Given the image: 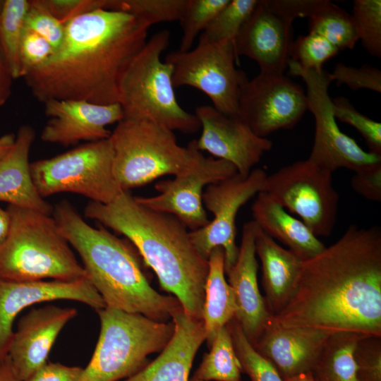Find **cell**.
<instances>
[{"label": "cell", "instance_id": "1", "mask_svg": "<svg viewBox=\"0 0 381 381\" xmlns=\"http://www.w3.org/2000/svg\"><path fill=\"white\" fill-rule=\"evenodd\" d=\"M284 328L381 337V229L351 225L303 260L291 294L271 316Z\"/></svg>", "mask_w": 381, "mask_h": 381}, {"label": "cell", "instance_id": "2", "mask_svg": "<svg viewBox=\"0 0 381 381\" xmlns=\"http://www.w3.org/2000/svg\"><path fill=\"white\" fill-rule=\"evenodd\" d=\"M150 26L121 11L98 8L65 25L62 43L23 78L39 101L118 103L121 78L147 42Z\"/></svg>", "mask_w": 381, "mask_h": 381}, {"label": "cell", "instance_id": "3", "mask_svg": "<svg viewBox=\"0 0 381 381\" xmlns=\"http://www.w3.org/2000/svg\"><path fill=\"white\" fill-rule=\"evenodd\" d=\"M85 215L124 235L161 287L174 295L186 314L202 320L208 260L198 252L179 219L140 205L128 191L108 204L89 202Z\"/></svg>", "mask_w": 381, "mask_h": 381}, {"label": "cell", "instance_id": "4", "mask_svg": "<svg viewBox=\"0 0 381 381\" xmlns=\"http://www.w3.org/2000/svg\"><path fill=\"white\" fill-rule=\"evenodd\" d=\"M62 236L78 253L87 279L105 307L141 314L158 322L171 320L181 308L175 296L157 292L149 283L131 246L103 226L89 225L64 200L52 211Z\"/></svg>", "mask_w": 381, "mask_h": 381}, {"label": "cell", "instance_id": "5", "mask_svg": "<svg viewBox=\"0 0 381 381\" xmlns=\"http://www.w3.org/2000/svg\"><path fill=\"white\" fill-rule=\"evenodd\" d=\"M6 210L10 226L0 244L1 280L74 281L86 278L82 264L53 217L10 205Z\"/></svg>", "mask_w": 381, "mask_h": 381}, {"label": "cell", "instance_id": "6", "mask_svg": "<svg viewBox=\"0 0 381 381\" xmlns=\"http://www.w3.org/2000/svg\"><path fill=\"white\" fill-rule=\"evenodd\" d=\"M169 41L167 30L155 33L147 40L121 78L118 103L123 119L147 120L173 131L194 133L200 129V122L177 102L172 66L161 59Z\"/></svg>", "mask_w": 381, "mask_h": 381}, {"label": "cell", "instance_id": "7", "mask_svg": "<svg viewBox=\"0 0 381 381\" xmlns=\"http://www.w3.org/2000/svg\"><path fill=\"white\" fill-rule=\"evenodd\" d=\"M100 332L92 356L77 381H120L149 363L174 333L172 320L158 322L141 314L105 307L97 311Z\"/></svg>", "mask_w": 381, "mask_h": 381}, {"label": "cell", "instance_id": "8", "mask_svg": "<svg viewBox=\"0 0 381 381\" xmlns=\"http://www.w3.org/2000/svg\"><path fill=\"white\" fill-rule=\"evenodd\" d=\"M109 140L114 175L123 191L161 176L180 174L191 169L202 152L196 140L181 147L173 131L147 120L123 119Z\"/></svg>", "mask_w": 381, "mask_h": 381}, {"label": "cell", "instance_id": "9", "mask_svg": "<svg viewBox=\"0 0 381 381\" xmlns=\"http://www.w3.org/2000/svg\"><path fill=\"white\" fill-rule=\"evenodd\" d=\"M113 158L109 138L89 142L52 158L30 162L31 176L43 198L68 192L108 204L123 192L114 175Z\"/></svg>", "mask_w": 381, "mask_h": 381}, {"label": "cell", "instance_id": "10", "mask_svg": "<svg viewBox=\"0 0 381 381\" xmlns=\"http://www.w3.org/2000/svg\"><path fill=\"white\" fill-rule=\"evenodd\" d=\"M236 57L233 41L198 40L194 49L172 52L164 61L172 66L174 88L190 86L198 89L210 98L217 110L236 117L241 87L248 80L245 73L236 68Z\"/></svg>", "mask_w": 381, "mask_h": 381}, {"label": "cell", "instance_id": "11", "mask_svg": "<svg viewBox=\"0 0 381 381\" xmlns=\"http://www.w3.org/2000/svg\"><path fill=\"white\" fill-rule=\"evenodd\" d=\"M287 67L291 75L304 81L308 110L315 119L314 142L308 159L332 174L341 168L357 172L380 164L381 155L365 151L340 130L328 92L329 73L303 68L293 60Z\"/></svg>", "mask_w": 381, "mask_h": 381}, {"label": "cell", "instance_id": "12", "mask_svg": "<svg viewBox=\"0 0 381 381\" xmlns=\"http://www.w3.org/2000/svg\"><path fill=\"white\" fill-rule=\"evenodd\" d=\"M332 174L308 159L299 160L267 175L265 192L298 215L317 237H327L334 230L339 204Z\"/></svg>", "mask_w": 381, "mask_h": 381}, {"label": "cell", "instance_id": "13", "mask_svg": "<svg viewBox=\"0 0 381 381\" xmlns=\"http://www.w3.org/2000/svg\"><path fill=\"white\" fill-rule=\"evenodd\" d=\"M267 174L262 169H252L243 176L238 173L208 185L202 194L205 208L213 219L205 226L189 232L198 252L208 260L210 252L220 246L224 252L226 274L235 264L239 247L236 243V219L240 208L266 188Z\"/></svg>", "mask_w": 381, "mask_h": 381}, {"label": "cell", "instance_id": "14", "mask_svg": "<svg viewBox=\"0 0 381 381\" xmlns=\"http://www.w3.org/2000/svg\"><path fill=\"white\" fill-rule=\"evenodd\" d=\"M307 110L306 94L284 74L260 72L241 87L238 117L259 137L292 128Z\"/></svg>", "mask_w": 381, "mask_h": 381}, {"label": "cell", "instance_id": "15", "mask_svg": "<svg viewBox=\"0 0 381 381\" xmlns=\"http://www.w3.org/2000/svg\"><path fill=\"white\" fill-rule=\"evenodd\" d=\"M236 173L237 170L231 163L212 157H207L201 152L191 169L175 176L172 180L157 182L155 188L159 195L134 196V198L145 207L174 215L187 228L195 231L210 222L202 202L204 188Z\"/></svg>", "mask_w": 381, "mask_h": 381}, {"label": "cell", "instance_id": "16", "mask_svg": "<svg viewBox=\"0 0 381 381\" xmlns=\"http://www.w3.org/2000/svg\"><path fill=\"white\" fill-rule=\"evenodd\" d=\"M194 114L202 128L198 148L231 163L241 176H248L272 147L270 140L255 135L239 117L228 116L212 106H200Z\"/></svg>", "mask_w": 381, "mask_h": 381}, {"label": "cell", "instance_id": "17", "mask_svg": "<svg viewBox=\"0 0 381 381\" xmlns=\"http://www.w3.org/2000/svg\"><path fill=\"white\" fill-rule=\"evenodd\" d=\"M59 300L84 303L97 311L105 304L86 279L74 281L12 282L0 279V361L6 358L19 313L32 305Z\"/></svg>", "mask_w": 381, "mask_h": 381}, {"label": "cell", "instance_id": "18", "mask_svg": "<svg viewBox=\"0 0 381 381\" xmlns=\"http://www.w3.org/2000/svg\"><path fill=\"white\" fill-rule=\"evenodd\" d=\"M77 314L75 308L46 305L20 318L6 355L19 381H25L47 362L58 335Z\"/></svg>", "mask_w": 381, "mask_h": 381}, {"label": "cell", "instance_id": "19", "mask_svg": "<svg viewBox=\"0 0 381 381\" xmlns=\"http://www.w3.org/2000/svg\"><path fill=\"white\" fill-rule=\"evenodd\" d=\"M293 22L267 0H258L234 40L236 56L254 60L260 72L283 74L291 59Z\"/></svg>", "mask_w": 381, "mask_h": 381}, {"label": "cell", "instance_id": "20", "mask_svg": "<svg viewBox=\"0 0 381 381\" xmlns=\"http://www.w3.org/2000/svg\"><path fill=\"white\" fill-rule=\"evenodd\" d=\"M44 104L45 115L49 119L41 132V140L66 147L80 141L108 139L111 131L107 126L123 119L119 103L50 99Z\"/></svg>", "mask_w": 381, "mask_h": 381}, {"label": "cell", "instance_id": "21", "mask_svg": "<svg viewBox=\"0 0 381 381\" xmlns=\"http://www.w3.org/2000/svg\"><path fill=\"white\" fill-rule=\"evenodd\" d=\"M256 223H246L236 261L226 274L236 305L234 318L253 346L270 320V314L258 282V262L255 252Z\"/></svg>", "mask_w": 381, "mask_h": 381}, {"label": "cell", "instance_id": "22", "mask_svg": "<svg viewBox=\"0 0 381 381\" xmlns=\"http://www.w3.org/2000/svg\"><path fill=\"white\" fill-rule=\"evenodd\" d=\"M329 336L314 329L281 327L270 318L253 346L284 380L312 371Z\"/></svg>", "mask_w": 381, "mask_h": 381}, {"label": "cell", "instance_id": "23", "mask_svg": "<svg viewBox=\"0 0 381 381\" xmlns=\"http://www.w3.org/2000/svg\"><path fill=\"white\" fill-rule=\"evenodd\" d=\"M171 320L174 333L160 354L120 381H188L195 356L206 338L203 321L188 315L183 308L172 315Z\"/></svg>", "mask_w": 381, "mask_h": 381}, {"label": "cell", "instance_id": "24", "mask_svg": "<svg viewBox=\"0 0 381 381\" xmlns=\"http://www.w3.org/2000/svg\"><path fill=\"white\" fill-rule=\"evenodd\" d=\"M35 138L32 126H20L13 146L0 159V202L51 215L53 207L39 194L31 176L29 155Z\"/></svg>", "mask_w": 381, "mask_h": 381}, {"label": "cell", "instance_id": "25", "mask_svg": "<svg viewBox=\"0 0 381 381\" xmlns=\"http://www.w3.org/2000/svg\"><path fill=\"white\" fill-rule=\"evenodd\" d=\"M255 246L262 266L265 301L272 315L285 306L294 289L302 262L296 255L281 246L256 224Z\"/></svg>", "mask_w": 381, "mask_h": 381}, {"label": "cell", "instance_id": "26", "mask_svg": "<svg viewBox=\"0 0 381 381\" xmlns=\"http://www.w3.org/2000/svg\"><path fill=\"white\" fill-rule=\"evenodd\" d=\"M251 210L257 225L301 260L310 259L325 248L306 224L292 216L267 193L260 192L256 195Z\"/></svg>", "mask_w": 381, "mask_h": 381}, {"label": "cell", "instance_id": "27", "mask_svg": "<svg viewBox=\"0 0 381 381\" xmlns=\"http://www.w3.org/2000/svg\"><path fill=\"white\" fill-rule=\"evenodd\" d=\"M202 320L210 349L218 332L235 316L236 305L232 288L225 279L224 252L215 247L208 257Z\"/></svg>", "mask_w": 381, "mask_h": 381}, {"label": "cell", "instance_id": "28", "mask_svg": "<svg viewBox=\"0 0 381 381\" xmlns=\"http://www.w3.org/2000/svg\"><path fill=\"white\" fill-rule=\"evenodd\" d=\"M363 337L355 333L330 335L312 370L315 381H358L353 352Z\"/></svg>", "mask_w": 381, "mask_h": 381}, {"label": "cell", "instance_id": "29", "mask_svg": "<svg viewBox=\"0 0 381 381\" xmlns=\"http://www.w3.org/2000/svg\"><path fill=\"white\" fill-rule=\"evenodd\" d=\"M193 377L204 381H242V368L227 326L217 334Z\"/></svg>", "mask_w": 381, "mask_h": 381}, {"label": "cell", "instance_id": "30", "mask_svg": "<svg viewBox=\"0 0 381 381\" xmlns=\"http://www.w3.org/2000/svg\"><path fill=\"white\" fill-rule=\"evenodd\" d=\"M308 18L310 32L322 36L339 51L353 49L358 41L351 14L331 1Z\"/></svg>", "mask_w": 381, "mask_h": 381}, {"label": "cell", "instance_id": "31", "mask_svg": "<svg viewBox=\"0 0 381 381\" xmlns=\"http://www.w3.org/2000/svg\"><path fill=\"white\" fill-rule=\"evenodd\" d=\"M28 0H5L0 15V44L13 79L21 78L20 45Z\"/></svg>", "mask_w": 381, "mask_h": 381}, {"label": "cell", "instance_id": "32", "mask_svg": "<svg viewBox=\"0 0 381 381\" xmlns=\"http://www.w3.org/2000/svg\"><path fill=\"white\" fill-rule=\"evenodd\" d=\"M188 0H107L105 9L131 14L150 27L179 20Z\"/></svg>", "mask_w": 381, "mask_h": 381}, {"label": "cell", "instance_id": "33", "mask_svg": "<svg viewBox=\"0 0 381 381\" xmlns=\"http://www.w3.org/2000/svg\"><path fill=\"white\" fill-rule=\"evenodd\" d=\"M258 0H229L201 32L199 40L217 42L234 40Z\"/></svg>", "mask_w": 381, "mask_h": 381}, {"label": "cell", "instance_id": "34", "mask_svg": "<svg viewBox=\"0 0 381 381\" xmlns=\"http://www.w3.org/2000/svg\"><path fill=\"white\" fill-rule=\"evenodd\" d=\"M226 326L242 372L250 381H284L272 365L256 351L234 318Z\"/></svg>", "mask_w": 381, "mask_h": 381}, {"label": "cell", "instance_id": "35", "mask_svg": "<svg viewBox=\"0 0 381 381\" xmlns=\"http://www.w3.org/2000/svg\"><path fill=\"white\" fill-rule=\"evenodd\" d=\"M358 40L372 56L381 57V1L355 0L351 14Z\"/></svg>", "mask_w": 381, "mask_h": 381}, {"label": "cell", "instance_id": "36", "mask_svg": "<svg viewBox=\"0 0 381 381\" xmlns=\"http://www.w3.org/2000/svg\"><path fill=\"white\" fill-rule=\"evenodd\" d=\"M229 0H188L183 13L179 20L182 28V37L179 50L186 52L199 35L210 24Z\"/></svg>", "mask_w": 381, "mask_h": 381}, {"label": "cell", "instance_id": "37", "mask_svg": "<svg viewBox=\"0 0 381 381\" xmlns=\"http://www.w3.org/2000/svg\"><path fill=\"white\" fill-rule=\"evenodd\" d=\"M339 50L322 36L309 32L293 42L291 60L302 68L320 72L323 64L338 54Z\"/></svg>", "mask_w": 381, "mask_h": 381}, {"label": "cell", "instance_id": "38", "mask_svg": "<svg viewBox=\"0 0 381 381\" xmlns=\"http://www.w3.org/2000/svg\"><path fill=\"white\" fill-rule=\"evenodd\" d=\"M334 117L353 126L365 140L369 152L381 155V123L358 111L344 97L332 99Z\"/></svg>", "mask_w": 381, "mask_h": 381}, {"label": "cell", "instance_id": "39", "mask_svg": "<svg viewBox=\"0 0 381 381\" xmlns=\"http://www.w3.org/2000/svg\"><path fill=\"white\" fill-rule=\"evenodd\" d=\"M24 28L44 38L55 51L62 43L65 35V25L52 14L44 0L30 1Z\"/></svg>", "mask_w": 381, "mask_h": 381}, {"label": "cell", "instance_id": "40", "mask_svg": "<svg viewBox=\"0 0 381 381\" xmlns=\"http://www.w3.org/2000/svg\"><path fill=\"white\" fill-rule=\"evenodd\" d=\"M329 77L337 86L344 84L353 90L367 89L381 92V71L375 67H353L338 63Z\"/></svg>", "mask_w": 381, "mask_h": 381}, {"label": "cell", "instance_id": "41", "mask_svg": "<svg viewBox=\"0 0 381 381\" xmlns=\"http://www.w3.org/2000/svg\"><path fill=\"white\" fill-rule=\"evenodd\" d=\"M353 357L358 381H381V337L362 338L355 348Z\"/></svg>", "mask_w": 381, "mask_h": 381}, {"label": "cell", "instance_id": "42", "mask_svg": "<svg viewBox=\"0 0 381 381\" xmlns=\"http://www.w3.org/2000/svg\"><path fill=\"white\" fill-rule=\"evenodd\" d=\"M55 49L36 32L23 28L20 45L21 78L44 65L54 54Z\"/></svg>", "mask_w": 381, "mask_h": 381}, {"label": "cell", "instance_id": "43", "mask_svg": "<svg viewBox=\"0 0 381 381\" xmlns=\"http://www.w3.org/2000/svg\"><path fill=\"white\" fill-rule=\"evenodd\" d=\"M52 14L63 24L85 13L105 8L107 0H44Z\"/></svg>", "mask_w": 381, "mask_h": 381}, {"label": "cell", "instance_id": "44", "mask_svg": "<svg viewBox=\"0 0 381 381\" xmlns=\"http://www.w3.org/2000/svg\"><path fill=\"white\" fill-rule=\"evenodd\" d=\"M353 190L365 199L381 201V164L355 172L351 179Z\"/></svg>", "mask_w": 381, "mask_h": 381}, {"label": "cell", "instance_id": "45", "mask_svg": "<svg viewBox=\"0 0 381 381\" xmlns=\"http://www.w3.org/2000/svg\"><path fill=\"white\" fill-rule=\"evenodd\" d=\"M271 7L294 21L297 18H309L322 8L329 0H267Z\"/></svg>", "mask_w": 381, "mask_h": 381}, {"label": "cell", "instance_id": "46", "mask_svg": "<svg viewBox=\"0 0 381 381\" xmlns=\"http://www.w3.org/2000/svg\"><path fill=\"white\" fill-rule=\"evenodd\" d=\"M83 368L47 362L25 381H77Z\"/></svg>", "mask_w": 381, "mask_h": 381}, {"label": "cell", "instance_id": "47", "mask_svg": "<svg viewBox=\"0 0 381 381\" xmlns=\"http://www.w3.org/2000/svg\"><path fill=\"white\" fill-rule=\"evenodd\" d=\"M13 78L0 44V107L8 99L12 91Z\"/></svg>", "mask_w": 381, "mask_h": 381}, {"label": "cell", "instance_id": "48", "mask_svg": "<svg viewBox=\"0 0 381 381\" xmlns=\"http://www.w3.org/2000/svg\"><path fill=\"white\" fill-rule=\"evenodd\" d=\"M10 226V217L6 210L0 207V244L6 238Z\"/></svg>", "mask_w": 381, "mask_h": 381}, {"label": "cell", "instance_id": "49", "mask_svg": "<svg viewBox=\"0 0 381 381\" xmlns=\"http://www.w3.org/2000/svg\"><path fill=\"white\" fill-rule=\"evenodd\" d=\"M16 139L14 133H6L0 136V159L8 152Z\"/></svg>", "mask_w": 381, "mask_h": 381}, {"label": "cell", "instance_id": "50", "mask_svg": "<svg viewBox=\"0 0 381 381\" xmlns=\"http://www.w3.org/2000/svg\"><path fill=\"white\" fill-rule=\"evenodd\" d=\"M0 381H19L6 358L0 361Z\"/></svg>", "mask_w": 381, "mask_h": 381}, {"label": "cell", "instance_id": "51", "mask_svg": "<svg viewBox=\"0 0 381 381\" xmlns=\"http://www.w3.org/2000/svg\"><path fill=\"white\" fill-rule=\"evenodd\" d=\"M284 381H315L312 371L301 373L289 377L285 378Z\"/></svg>", "mask_w": 381, "mask_h": 381}, {"label": "cell", "instance_id": "52", "mask_svg": "<svg viewBox=\"0 0 381 381\" xmlns=\"http://www.w3.org/2000/svg\"><path fill=\"white\" fill-rule=\"evenodd\" d=\"M4 4H5V0H0V15L1 13L2 10H3Z\"/></svg>", "mask_w": 381, "mask_h": 381}, {"label": "cell", "instance_id": "53", "mask_svg": "<svg viewBox=\"0 0 381 381\" xmlns=\"http://www.w3.org/2000/svg\"><path fill=\"white\" fill-rule=\"evenodd\" d=\"M188 381H204V380H199V379L192 377L190 379L188 380Z\"/></svg>", "mask_w": 381, "mask_h": 381}]
</instances>
